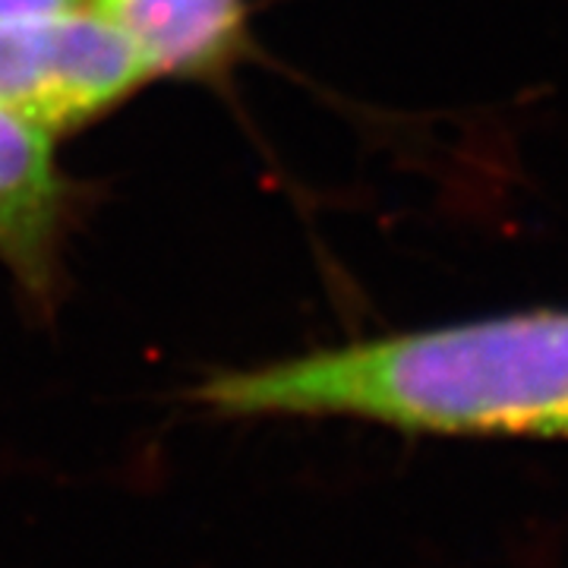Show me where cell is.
<instances>
[{
  "mask_svg": "<svg viewBox=\"0 0 568 568\" xmlns=\"http://www.w3.org/2000/svg\"><path fill=\"white\" fill-rule=\"evenodd\" d=\"M61 215V181L51 136L0 111V260L39 275Z\"/></svg>",
  "mask_w": 568,
  "mask_h": 568,
  "instance_id": "3",
  "label": "cell"
},
{
  "mask_svg": "<svg viewBox=\"0 0 568 568\" xmlns=\"http://www.w3.org/2000/svg\"><path fill=\"white\" fill-rule=\"evenodd\" d=\"M136 44L95 10L0 17V111L61 130L149 77Z\"/></svg>",
  "mask_w": 568,
  "mask_h": 568,
  "instance_id": "2",
  "label": "cell"
},
{
  "mask_svg": "<svg viewBox=\"0 0 568 568\" xmlns=\"http://www.w3.org/2000/svg\"><path fill=\"white\" fill-rule=\"evenodd\" d=\"M99 17L136 44L152 73L219 63L241 36V0H95Z\"/></svg>",
  "mask_w": 568,
  "mask_h": 568,
  "instance_id": "4",
  "label": "cell"
},
{
  "mask_svg": "<svg viewBox=\"0 0 568 568\" xmlns=\"http://www.w3.org/2000/svg\"><path fill=\"white\" fill-rule=\"evenodd\" d=\"M80 0H0V17H39L73 10Z\"/></svg>",
  "mask_w": 568,
  "mask_h": 568,
  "instance_id": "5",
  "label": "cell"
},
{
  "mask_svg": "<svg viewBox=\"0 0 568 568\" xmlns=\"http://www.w3.org/2000/svg\"><path fill=\"white\" fill-rule=\"evenodd\" d=\"M193 398L231 417L325 414L407 433L568 439V310L439 325L219 373Z\"/></svg>",
  "mask_w": 568,
  "mask_h": 568,
  "instance_id": "1",
  "label": "cell"
}]
</instances>
